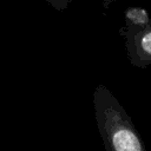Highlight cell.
Here are the masks:
<instances>
[{
    "label": "cell",
    "instance_id": "1",
    "mask_svg": "<svg viewBox=\"0 0 151 151\" xmlns=\"http://www.w3.org/2000/svg\"><path fill=\"white\" fill-rule=\"evenodd\" d=\"M93 107L105 151H146L131 117L106 86L96 87Z\"/></svg>",
    "mask_w": 151,
    "mask_h": 151
},
{
    "label": "cell",
    "instance_id": "4",
    "mask_svg": "<svg viewBox=\"0 0 151 151\" xmlns=\"http://www.w3.org/2000/svg\"><path fill=\"white\" fill-rule=\"evenodd\" d=\"M101 1H103V8L106 11V9H107V8H109L116 0H101Z\"/></svg>",
    "mask_w": 151,
    "mask_h": 151
},
{
    "label": "cell",
    "instance_id": "2",
    "mask_svg": "<svg viewBox=\"0 0 151 151\" xmlns=\"http://www.w3.org/2000/svg\"><path fill=\"white\" fill-rule=\"evenodd\" d=\"M119 33L125 39L130 63L144 68L151 65V17L140 7H129L124 12V26Z\"/></svg>",
    "mask_w": 151,
    "mask_h": 151
},
{
    "label": "cell",
    "instance_id": "3",
    "mask_svg": "<svg viewBox=\"0 0 151 151\" xmlns=\"http://www.w3.org/2000/svg\"><path fill=\"white\" fill-rule=\"evenodd\" d=\"M46 1H47L48 5H51L58 12H63L72 2V0H46Z\"/></svg>",
    "mask_w": 151,
    "mask_h": 151
}]
</instances>
